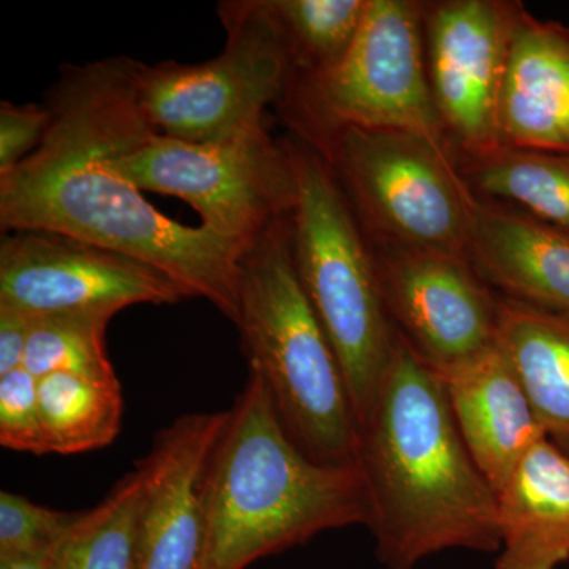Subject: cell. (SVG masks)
<instances>
[{
    "mask_svg": "<svg viewBox=\"0 0 569 569\" xmlns=\"http://www.w3.org/2000/svg\"><path fill=\"white\" fill-rule=\"evenodd\" d=\"M236 328L249 369L263 377L284 429L310 459L356 462L359 426L346 378L296 272L290 213L239 266Z\"/></svg>",
    "mask_w": 569,
    "mask_h": 569,
    "instance_id": "4",
    "label": "cell"
},
{
    "mask_svg": "<svg viewBox=\"0 0 569 569\" xmlns=\"http://www.w3.org/2000/svg\"><path fill=\"white\" fill-rule=\"evenodd\" d=\"M50 123L47 104L0 103V176L9 174L39 149Z\"/></svg>",
    "mask_w": 569,
    "mask_h": 569,
    "instance_id": "26",
    "label": "cell"
},
{
    "mask_svg": "<svg viewBox=\"0 0 569 569\" xmlns=\"http://www.w3.org/2000/svg\"><path fill=\"white\" fill-rule=\"evenodd\" d=\"M496 569H559L569 561V456L549 438L497 492Z\"/></svg>",
    "mask_w": 569,
    "mask_h": 569,
    "instance_id": "17",
    "label": "cell"
},
{
    "mask_svg": "<svg viewBox=\"0 0 569 569\" xmlns=\"http://www.w3.org/2000/svg\"><path fill=\"white\" fill-rule=\"evenodd\" d=\"M283 146L293 181L296 272L335 348L359 426L391 361L397 329L381 296L372 249L331 164L301 138Z\"/></svg>",
    "mask_w": 569,
    "mask_h": 569,
    "instance_id": "5",
    "label": "cell"
},
{
    "mask_svg": "<svg viewBox=\"0 0 569 569\" xmlns=\"http://www.w3.org/2000/svg\"><path fill=\"white\" fill-rule=\"evenodd\" d=\"M372 252L392 325L430 366L496 343L500 298L466 258L383 241Z\"/></svg>",
    "mask_w": 569,
    "mask_h": 569,
    "instance_id": "12",
    "label": "cell"
},
{
    "mask_svg": "<svg viewBox=\"0 0 569 569\" xmlns=\"http://www.w3.org/2000/svg\"><path fill=\"white\" fill-rule=\"evenodd\" d=\"M282 103L309 144L355 127L400 130L451 148L430 91L422 3L369 0L346 54L329 69L295 77Z\"/></svg>",
    "mask_w": 569,
    "mask_h": 569,
    "instance_id": "6",
    "label": "cell"
},
{
    "mask_svg": "<svg viewBox=\"0 0 569 569\" xmlns=\"http://www.w3.org/2000/svg\"><path fill=\"white\" fill-rule=\"evenodd\" d=\"M144 475L134 466L97 507L77 512L51 553L54 569H138Z\"/></svg>",
    "mask_w": 569,
    "mask_h": 569,
    "instance_id": "21",
    "label": "cell"
},
{
    "mask_svg": "<svg viewBox=\"0 0 569 569\" xmlns=\"http://www.w3.org/2000/svg\"><path fill=\"white\" fill-rule=\"evenodd\" d=\"M36 318L0 306V376L21 369Z\"/></svg>",
    "mask_w": 569,
    "mask_h": 569,
    "instance_id": "27",
    "label": "cell"
},
{
    "mask_svg": "<svg viewBox=\"0 0 569 569\" xmlns=\"http://www.w3.org/2000/svg\"><path fill=\"white\" fill-rule=\"evenodd\" d=\"M266 7L301 77L329 69L346 54L369 0H266Z\"/></svg>",
    "mask_w": 569,
    "mask_h": 569,
    "instance_id": "22",
    "label": "cell"
},
{
    "mask_svg": "<svg viewBox=\"0 0 569 569\" xmlns=\"http://www.w3.org/2000/svg\"><path fill=\"white\" fill-rule=\"evenodd\" d=\"M203 492L204 569H247L323 531L370 522L358 462L320 463L301 451L253 369L228 410Z\"/></svg>",
    "mask_w": 569,
    "mask_h": 569,
    "instance_id": "3",
    "label": "cell"
},
{
    "mask_svg": "<svg viewBox=\"0 0 569 569\" xmlns=\"http://www.w3.org/2000/svg\"><path fill=\"white\" fill-rule=\"evenodd\" d=\"M77 512L33 503L18 493L0 492V559L51 556Z\"/></svg>",
    "mask_w": 569,
    "mask_h": 569,
    "instance_id": "24",
    "label": "cell"
},
{
    "mask_svg": "<svg viewBox=\"0 0 569 569\" xmlns=\"http://www.w3.org/2000/svg\"><path fill=\"white\" fill-rule=\"evenodd\" d=\"M496 343L546 437L569 456V313L500 299Z\"/></svg>",
    "mask_w": 569,
    "mask_h": 569,
    "instance_id": "18",
    "label": "cell"
},
{
    "mask_svg": "<svg viewBox=\"0 0 569 569\" xmlns=\"http://www.w3.org/2000/svg\"><path fill=\"white\" fill-rule=\"evenodd\" d=\"M468 261L508 299L569 313V234L478 197Z\"/></svg>",
    "mask_w": 569,
    "mask_h": 569,
    "instance_id": "16",
    "label": "cell"
},
{
    "mask_svg": "<svg viewBox=\"0 0 569 569\" xmlns=\"http://www.w3.org/2000/svg\"><path fill=\"white\" fill-rule=\"evenodd\" d=\"M0 569H54L51 556L0 559Z\"/></svg>",
    "mask_w": 569,
    "mask_h": 569,
    "instance_id": "28",
    "label": "cell"
},
{
    "mask_svg": "<svg viewBox=\"0 0 569 569\" xmlns=\"http://www.w3.org/2000/svg\"><path fill=\"white\" fill-rule=\"evenodd\" d=\"M114 163L142 192L192 206L200 227L241 254L290 213L293 201L287 151L266 123L213 142L151 130L126 146Z\"/></svg>",
    "mask_w": 569,
    "mask_h": 569,
    "instance_id": "9",
    "label": "cell"
},
{
    "mask_svg": "<svg viewBox=\"0 0 569 569\" xmlns=\"http://www.w3.org/2000/svg\"><path fill=\"white\" fill-rule=\"evenodd\" d=\"M356 462L383 569H417L449 549L497 553V492L471 458L433 367L397 331Z\"/></svg>",
    "mask_w": 569,
    "mask_h": 569,
    "instance_id": "2",
    "label": "cell"
},
{
    "mask_svg": "<svg viewBox=\"0 0 569 569\" xmlns=\"http://www.w3.org/2000/svg\"><path fill=\"white\" fill-rule=\"evenodd\" d=\"M138 67L126 56L63 67L44 103L51 123L39 149L0 176V227L73 236L132 257L234 323L242 254L164 216L116 167L126 146L156 130L138 100Z\"/></svg>",
    "mask_w": 569,
    "mask_h": 569,
    "instance_id": "1",
    "label": "cell"
},
{
    "mask_svg": "<svg viewBox=\"0 0 569 569\" xmlns=\"http://www.w3.org/2000/svg\"><path fill=\"white\" fill-rule=\"evenodd\" d=\"M227 43L201 63L162 62L137 74L138 100L159 133L190 142L223 141L264 123L296 77L291 52L266 0L222 2Z\"/></svg>",
    "mask_w": 569,
    "mask_h": 569,
    "instance_id": "8",
    "label": "cell"
},
{
    "mask_svg": "<svg viewBox=\"0 0 569 569\" xmlns=\"http://www.w3.org/2000/svg\"><path fill=\"white\" fill-rule=\"evenodd\" d=\"M111 313L33 317L24 369L41 378L56 372L118 378L107 348Z\"/></svg>",
    "mask_w": 569,
    "mask_h": 569,
    "instance_id": "23",
    "label": "cell"
},
{
    "mask_svg": "<svg viewBox=\"0 0 569 569\" xmlns=\"http://www.w3.org/2000/svg\"><path fill=\"white\" fill-rule=\"evenodd\" d=\"M189 295L159 269L61 233L18 230L0 242V306L31 317L116 313Z\"/></svg>",
    "mask_w": 569,
    "mask_h": 569,
    "instance_id": "10",
    "label": "cell"
},
{
    "mask_svg": "<svg viewBox=\"0 0 569 569\" xmlns=\"http://www.w3.org/2000/svg\"><path fill=\"white\" fill-rule=\"evenodd\" d=\"M228 410L163 427L137 466L144 475L138 569H204V475Z\"/></svg>",
    "mask_w": 569,
    "mask_h": 569,
    "instance_id": "13",
    "label": "cell"
},
{
    "mask_svg": "<svg viewBox=\"0 0 569 569\" xmlns=\"http://www.w3.org/2000/svg\"><path fill=\"white\" fill-rule=\"evenodd\" d=\"M498 129L503 146L569 152V28L520 11L501 84Z\"/></svg>",
    "mask_w": 569,
    "mask_h": 569,
    "instance_id": "15",
    "label": "cell"
},
{
    "mask_svg": "<svg viewBox=\"0 0 569 569\" xmlns=\"http://www.w3.org/2000/svg\"><path fill=\"white\" fill-rule=\"evenodd\" d=\"M312 146L378 241L468 260L478 197L448 148L410 132L355 127Z\"/></svg>",
    "mask_w": 569,
    "mask_h": 569,
    "instance_id": "7",
    "label": "cell"
},
{
    "mask_svg": "<svg viewBox=\"0 0 569 569\" xmlns=\"http://www.w3.org/2000/svg\"><path fill=\"white\" fill-rule=\"evenodd\" d=\"M522 7L448 0L425 7L430 91L449 142L463 157L500 148L498 104L509 44Z\"/></svg>",
    "mask_w": 569,
    "mask_h": 569,
    "instance_id": "11",
    "label": "cell"
},
{
    "mask_svg": "<svg viewBox=\"0 0 569 569\" xmlns=\"http://www.w3.org/2000/svg\"><path fill=\"white\" fill-rule=\"evenodd\" d=\"M432 367L471 458L498 492L530 449L548 438L515 370L497 343L455 365Z\"/></svg>",
    "mask_w": 569,
    "mask_h": 569,
    "instance_id": "14",
    "label": "cell"
},
{
    "mask_svg": "<svg viewBox=\"0 0 569 569\" xmlns=\"http://www.w3.org/2000/svg\"><path fill=\"white\" fill-rule=\"evenodd\" d=\"M39 403L50 455L73 456L110 447L122 429L119 378L50 373L39 378Z\"/></svg>",
    "mask_w": 569,
    "mask_h": 569,
    "instance_id": "20",
    "label": "cell"
},
{
    "mask_svg": "<svg viewBox=\"0 0 569 569\" xmlns=\"http://www.w3.org/2000/svg\"><path fill=\"white\" fill-rule=\"evenodd\" d=\"M471 192L511 203L569 234V152L500 146L466 157Z\"/></svg>",
    "mask_w": 569,
    "mask_h": 569,
    "instance_id": "19",
    "label": "cell"
},
{
    "mask_svg": "<svg viewBox=\"0 0 569 569\" xmlns=\"http://www.w3.org/2000/svg\"><path fill=\"white\" fill-rule=\"evenodd\" d=\"M0 445L10 451L50 455L39 403V378L28 369L0 376Z\"/></svg>",
    "mask_w": 569,
    "mask_h": 569,
    "instance_id": "25",
    "label": "cell"
}]
</instances>
